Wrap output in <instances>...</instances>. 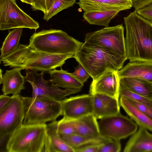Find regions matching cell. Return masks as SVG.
<instances>
[{
  "mask_svg": "<svg viewBox=\"0 0 152 152\" xmlns=\"http://www.w3.org/2000/svg\"><path fill=\"white\" fill-rule=\"evenodd\" d=\"M127 59L152 62V23L135 11L124 18Z\"/></svg>",
  "mask_w": 152,
  "mask_h": 152,
  "instance_id": "obj_1",
  "label": "cell"
},
{
  "mask_svg": "<svg viewBox=\"0 0 152 152\" xmlns=\"http://www.w3.org/2000/svg\"><path fill=\"white\" fill-rule=\"evenodd\" d=\"M74 56L73 54H49L33 49L28 45L19 44L13 53L0 58V61L5 66L48 72L58 67H61L66 60L73 58Z\"/></svg>",
  "mask_w": 152,
  "mask_h": 152,
  "instance_id": "obj_2",
  "label": "cell"
},
{
  "mask_svg": "<svg viewBox=\"0 0 152 152\" xmlns=\"http://www.w3.org/2000/svg\"><path fill=\"white\" fill-rule=\"evenodd\" d=\"M73 58L84 67L93 80L108 70L118 72L127 59L101 47L86 42L83 43Z\"/></svg>",
  "mask_w": 152,
  "mask_h": 152,
  "instance_id": "obj_3",
  "label": "cell"
},
{
  "mask_svg": "<svg viewBox=\"0 0 152 152\" xmlns=\"http://www.w3.org/2000/svg\"><path fill=\"white\" fill-rule=\"evenodd\" d=\"M61 30L50 29L35 32L28 46L35 50L53 54H75L83 44Z\"/></svg>",
  "mask_w": 152,
  "mask_h": 152,
  "instance_id": "obj_4",
  "label": "cell"
},
{
  "mask_svg": "<svg viewBox=\"0 0 152 152\" xmlns=\"http://www.w3.org/2000/svg\"><path fill=\"white\" fill-rule=\"evenodd\" d=\"M47 125H23L8 137L5 146L6 151L43 152Z\"/></svg>",
  "mask_w": 152,
  "mask_h": 152,
  "instance_id": "obj_5",
  "label": "cell"
},
{
  "mask_svg": "<svg viewBox=\"0 0 152 152\" xmlns=\"http://www.w3.org/2000/svg\"><path fill=\"white\" fill-rule=\"evenodd\" d=\"M25 111L23 125L46 124L62 115L60 101L45 97L22 96Z\"/></svg>",
  "mask_w": 152,
  "mask_h": 152,
  "instance_id": "obj_6",
  "label": "cell"
},
{
  "mask_svg": "<svg viewBox=\"0 0 152 152\" xmlns=\"http://www.w3.org/2000/svg\"><path fill=\"white\" fill-rule=\"evenodd\" d=\"M124 31V27L122 24L105 27L86 34L85 42L99 46L127 58Z\"/></svg>",
  "mask_w": 152,
  "mask_h": 152,
  "instance_id": "obj_7",
  "label": "cell"
},
{
  "mask_svg": "<svg viewBox=\"0 0 152 152\" xmlns=\"http://www.w3.org/2000/svg\"><path fill=\"white\" fill-rule=\"evenodd\" d=\"M39 23L25 12L15 0H0V30L17 28L37 30Z\"/></svg>",
  "mask_w": 152,
  "mask_h": 152,
  "instance_id": "obj_8",
  "label": "cell"
},
{
  "mask_svg": "<svg viewBox=\"0 0 152 152\" xmlns=\"http://www.w3.org/2000/svg\"><path fill=\"white\" fill-rule=\"evenodd\" d=\"M22 96L13 95L8 103L0 110V143L23 125L25 111Z\"/></svg>",
  "mask_w": 152,
  "mask_h": 152,
  "instance_id": "obj_9",
  "label": "cell"
},
{
  "mask_svg": "<svg viewBox=\"0 0 152 152\" xmlns=\"http://www.w3.org/2000/svg\"><path fill=\"white\" fill-rule=\"evenodd\" d=\"M43 73L28 69L26 71V81L32 87V97H45L60 101L66 96L77 93L81 89H62L50 79L45 80Z\"/></svg>",
  "mask_w": 152,
  "mask_h": 152,
  "instance_id": "obj_10",
  "label": "cell"
},
{
  "mask_svg": "<svg viewBox=\"0 0 152 152\" xmlns=\"http://www.w3.org/2000/svg\"><path fill=\"white\" fill-rule=\"evenodd\" d=\"M98 124L101 136L114 140H120L125 138L132 135L138 129L135 122L121 113L100 119Z\"/></svg>",
  "mask_w": 152,
  "mask_h": 152,
  "instance_id": "obj_11",
  "label": "cell"
},
{
  "mask_svg": "<svg viewBox=\"0 0 152 152\" xmlns=\"http://www.w3.org/2000/svg\"><path fill=\"white\" fill-rule=\"evenodd\" d=\"M61 102L64 118L74 120L93 114L92 96L90 94L64 99Z\"/></svg>",
  "mask_w": 152,
  "mask_h": 152,
  "instance_id": "obj_12",
  "label": "cell"
},
{
  "mask_svg": "<svg viewBox=\"0 0 152 152\" xmlns=\"http://www.w3.org/2000/svg\"><path fill=\"white\" fill-rule=\"evenodd\" d=\"M117 72L108 70L97 78L93 80L89 94L91 95L97 93L103 94L119 100L120 79Z\"/></svg>",
  "mask_w": 152,
  "mask_h": 152,
  "instance_id": "obj_13",
  "label": "cell"
},
{
  "mask_svg": "<svg viewBox=\"0 0 152 152\" xmlns=\"http://www.w3.org/2000/svg\"><path fill=\"white\" fill-rule=\"evenodd\" d=\"M93 102V115L97 119L120 113L119 100L102 94L92 95Z\"/></svg>",
  "mask_w": 152,
  "mask_h": 152,
  "instance_id": "obj_14",
  "label": "cell"
},
{
  "mask_svg": "<svg viewBox=\"0 0 152 152\" xmlns=\"http://www.w3.org/2000/svg\"><path fill=\"white\" fill-rule=\"evenodd\" d=\"M77 4L84 12L129 9L132 0H79Z\"/></svg>",
  "mask_w": 152,
  "mask_h": 152,
  "instance_id": "obj_15",
  "label": "cell"
},
{
  "mask_svg": "<svg viewBox=\"0 0 152 152\" xmlns=\"http://www.w3.org/2000/svg\"><path fill=\"white\" fill-rule=\"evenodd\" d=\"M21 69L15 67L10 70H7L2 75L1 71L0 84H2V91L5 95H12L19 94L25 88V77L21 73Z\"/></svg>",
  "mask_w": 152,
  "mask_h": 152,
  "instance_id": "obj_16",
  "label": "cell"
},
{
  "mask_svg": "<svg viewBox=\"0 0 152 152\" xmlns=\"http://www.w3.org/2000/svg\"><path fill=\"white\" fill-rule=\"evenodd\" d=\"M120 79L124 77H137L152 83V62L130 61L117 72Z\"/></svg>",
  "mask_w": 152,
  "mask_h": 152,
  "instance_id": "obj_17",
  "label": "cell"
},
{
  "mask_svg": "<svg viewBox=\"0 0 152 152\" xmlns=\"http://www.w3.org/2000/svg\"><path fill=\"white\" fill-rule=\"evenodd\" d=\"M123 152H152V134L147 129L139 126L127 142Z\"/></svg>",
  "mask_w": 152,
  "mask_h": 152,
  "instance_id": "obj_18",
  "label": "cell"
},
{
  "mask_svg": "<svg viewBox=\"0 0 152 152\" xmlns=\"http://www.w3.org/2000/svg\"><path fill=\"white\" fill-rule=\"evenodd\" d=\"M58 121L51 122L47 125V136L43 152H75L60 138L58 132Z\"/></svg>",
  "mask_w": 152,
  "mask_h": 152,
  "instance_id": "obj_19",
  "label": "cell"
},
{
  "mask_svg": "<svg viewBox=\"0 0 152 152\" xmlns=\"http://www.w3.org/2000/svg\"><path fill=\"white\" fill-rule=\"evenodd\" d=\"M119 104L128 115L139 127L152 132V120L139 110L125 97L120 96Z\"/></svg>",
  "mask_w": 152,
  "mask_h": 152,
  "instance_id": "obj_20",
  "label": "cell"
},
{
  "mask_svg": "<svg viewBox=\"0 0 152 152\" xmlns=\"http://www.w3.org/2000/svg\"><path fill=\"white\" fill-rule=\"evenodd\" d=\"M120 85L135 94L152 99V83L141 78L124 77L120 79Z\"/></svg>",
  "mask_w": 152,
  "mask_h": 152,
  "instance_id": "obj_21",
  "label": "cell"
},
{
  "mask_svg": "<svg viewBox=\"0 0 152 152\" xmlns=\"http://www.w3.org/2000/svg\"><path fill=\"white\" fill-rule=\"evenodd\" d=\"M72 120L75 128L76 134L92 137L100 135L97 119L93 114Z\"/></svg>",
  "mask_w": 152,
  "mask_h": 152,
  "instance_id": "obj_22",
  "label": "cell"
},
{
  "mask_svg": "<svg viewBox=\"0 0 152 152\" xmlns=\"http://www.w3.org/2000/svg\"><path fill=\"white\" fill-rule=\"evenodd\" d=\"M59 136L61 139L75 151L77 149L86 146L102 144L113 140L101 135L92 137L82 136L76 134L68 136L59 135Z\"/></svg>",
  "mask_w": 152,
  "mask_h": 152,
  "instance_id": "obj_23",
  "label": "cell"
},
{
  "mask_svg": "<svg viewBox=\"0 0 152 152\" xmlns=\"http://www.w3.org/2000/svg\"><path fill=\"white\" fill-rule=\"evenodd\" d=\"M48 73L53 84L59 87L65 89H81L83 86V84L73 77L70 73L61 68L59 70L55 69Z\"/></svg>",
  "mask_w": 152,
  "mask_h": 152,
  "instance_id": "obj_24",
  "label": "cell"
},
{
  "mask_svg": "<svg viewBox=\"0 0 152 152\" xmlns=\"http://www.w3.org/2000/svg\"><path fill=\"white\" fill-rule=\"evenodd\" d=\"M120 12L112 10L84 12L83 16L84 20L90 24L107 27L111 20Z\"/></svg>",
  "mask_w": 152,
  "mask_h": 152,
  "instance_id": "obj_25",
  "label": "cell"
},
{
  "mask_svg": "<svg viewBox=\"0 0 152 152\" xmlns=\"http://www.w3.org/2000/svg\"><path fill=\"white\" fill-rule=\"evenodd\" d=\"M23 28H17L9 31L0 48V58L5 57L13 53L18 47Z\"/></svg>",
  "mask_w": 152,
  "mask_h": 152,
  "instance_id": "obj_26",
  "label": "cell"
},
{
  "mask_svg": "<svg viewBox=\"0 0 152 152\" xmlns=\"http://www.w3.org/2000/svg\"><path fill=\"white\" fill-rule=\"evenodd\" d=\"M76 0H57L51 9L45 14L43 19L48 21L54 16L61 11L72 7Z\"/></svg>",
  "mask_w": 152,
  "mask_h": 152,
  "instance_id": "obj_27",
  "label": "cell"
},
{
  "mask_svg": "<svg viewBox=\"0 0 152 152\" xmlns=\"http://www.w3.org/2000/svg\"><path fill=\"white\" fill-rule=\"evenodd\" d=\"M119 95L152 108V99L142 96L129 91L120 85Z\"/></svg>",
  "mask_w": 152,
  "mask_h": 152,
  "instance_id": "obj_28",
  "label": "cell"
},
{
  "mask_svg": "<svg viewBox=\"0 0 152 152\" xmlns=\"http://www.w3.org/2000/svg\"><path fill=\"white\" fill-rule=\"evenodd\" d=\"M57 126L59 135L68 136L76 134L75 128L72 120L63 117L58 121Z\"/></svg>",
  "mask_w": 152,
  "mask_h": 152,
  "instance_id": "obj_29",
  "label": "cell"
},
{
  "mask_svg": "<svg viewBox=\"0 0 152 152\" xmlns=\"http://www.w3.org/2000/svg\"><path fill=\"white\" fill-rule=\"evenodd\" d=\"M121 150L120 140H113L101 145L98 152H119Z\"/></svg>",
  "mask_w": 152,
  "mask_h": 152,
  "instance_id": "obj_30",
  "label": "cell"
},
{
  "mask_svg": "<svg viewBox=\"0 0 152 152\" xmlns=\"http://www.w3.org/2000/svg\"><path fill=\"white\" fill-rule=\"evenodd\" d=\"M70 74L75 79L83 84L90 77L86 69L80 63L77 67L75 68L74 72Z\"/></svg>",
  "mask_w": 152,
  "mask_h": 152,
  "instance_id": "obj_31",
  "label": "cell"
},
{
  "mask_svg": "<svg viewBox=\"0 0 152 152\" xmlns=\"http://www.w3.org/2000/svg\"><path fill=\"white\" fill-rule=\"evenodd\" d=\"M128 99L139 110L152 120V108L132 100Z\"/></svg>",
  "mask_w": 152,
  "mask_h": 152,
  "instance_id": "obj_32",
  "label": "cell"
},
{
  "mask_svg": "<svg viewBox=\"0 0 152 152\" xmlns=\"http://www.w3.org/2000/svg\"><path fill=\"white\" fill-rule=\"evenodd\" d=\"M136 12L139 15L152 23V2Z\"/></svg>",
  "mask_w": 152,
  "mask_h": 152,
  "instance_id": "obj_33",
  "label": "cell"
},
{
  "mask_svg": "<svg viewBox=\"0 0 152 152\" xmlns=\"http://www.w3.org/2000/svg\"><path fill=\"white\" fill-rule=\"evenodd\" d=\"M33 5L32 8L35 10H40L44 14L47 13L45 5V0H32Z\"/></svg>",
  "mask_w": 152,
  "mask_h": 152,
  "instance_id": "obj_34",
  "label": "cell"
},
{
  "mask_svg": "<svg viewBox=\"0 0 152 152\" xmlns=\"http://www.w3.org/2000/svg\"><path fill=\"white\" fill-rule=\"evenodd\" d=\"M132 7L137 11L152 2V0H133Z\"/></svg>",
  "mask_w": 152,
  "mask_h": 152,
  "instance_id": "obj_35",
  "label": "cell"
},
{
  "mask_svg": "<svg viewBox=\"0 0 152 152\" xmlns=\"http://www.w3.org/2000/svg\"><path fill=\"white\" fill-rule=\"evenodd\" d=\"M102 144H93L88 145L77 149L75 150V152H98L99 147Z\"/></svg>",
  "mask_w": 152,
  "mask_h": 152,
  "instance_id": "obj_36",
  "label": "cell"
},
{
  "mask_svg": "<svg viewBox=\"0 0 152 152\" xmlns=\"http://www.w3.org/2000/svg\"><path fill=\"white\" fill-rule=\"evenodd\" d=\"M11 96L2 94L0 96V110H1L10 101Z\"/></svg>",
  "mask_w": 152,
  "mask_h": 152,
  "instance_id": "obj_37",
  "label": "cell"
},
{
  "mask_svg": "<svg viewBox=\"0 0 152 152\" xmlns=\"http://www.w3.org/2000/svg\"><path fill=\"white\" fill-rule=\"evenodd\" d=\"M56 0H45V5L47 10V13L49 11Z\"/></svg>",
  "mask_w": 152,
  "mask_h": 152,
  "instance_id": "obj_38",
  "label": "cell"
},
{
  "mask_svg": "<svg viewBox=\"0 0 152 152\" xmlns=\"http://www.w3.org/2000/svg\"><path fill=\"white\" fill-rule=\"evenodd\" d=\"M21 2L28 4H30L31 6L33 5L32 0H20Z\"/></svg>",
  "mask_w": 152,
  "mask_h": 152,
  "instance_id": "obj_39",
  "label": "cell"
}]
</instances>
